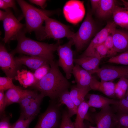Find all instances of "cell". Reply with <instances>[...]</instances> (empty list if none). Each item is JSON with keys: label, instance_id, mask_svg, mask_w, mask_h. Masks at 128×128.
<instances>
[{"label": "cell", "instance_id": "obj_1", "mask_svg": "<svg viewBox=\"0 0 128 128\" xmlns=\"http://www.w3.org/2000/svg\"><path fill=\"white\" fill-rule=\"evenodd\" d=\"M50 70L42 79L32 87L44 96L54 100L63 92L68 90L70 84L60 71L57 62H50Z\"/></svg>", "mask_w": 128, "mask_h": 128}, {"label": "cell", "instance_id": "obj_2", "mask_svg": "<svg viewBox=\"0 0 128 128\" xmlns=\"http://www.w3.org/2000/svg\"><path fill=\"white\" fill-rule=\"evenodd\" d=\"M26 32L22 30L18 35L16 48L11 52L12 54L19 53L44 58L49 62L54 60V52L60 44L59 41L49 44L37 41L26 37Z\"/></svg>", "mask_w": 128, "mask_h": 128}, {"label": "cell", "instance_id": "obj_3", "mask_svg": "<svg viewBox=\"0 0 128 128\" xmlns=\"http://www.w3.org/2000/svg\"><path fill=\"white\" fill-rule=\"evenodd\" d=\"M20 7L26 23L25 31L30 32H34L38 39L41 40L45 39L44 28L42 26L46 15L50 16L53 12L37 8L24 0H17Z\"/></svg>", "mask_w": 128, "mask_h": 128}, {"label": "cell", "instance_id": "obj_4", "mask_svg": "<svg viewBox=\"0 0 128 128\" xmlns=\"http://www.w3.org/2000/svg\"><path fill=\"white\" fill-rule=\"evenodd\" d=\"M96 31V26L92 13L88 10L79 29L71 39L77 52L82 50L91 40Z\"/></svg>", "mask_w": 128, "mask_h": 128}, {"label": "cell", "instance_id": "obj_5", "mask_svg": "<svg viewBox=\"0 0 128 128\" xmlns=\"http://www.w3.org/2000/svg\"><path fill=\"white\" fill-rule=\"evenodd\" d=\"M44 30L45 38H51L59 40L67 37L71 39L74 33L69 26L55 19L46 15Z\"/></svg>", "mask_w": 128, "mask_h": 128}, {"label": "cell", "instance_id": "obj_6", "mask_svg": "<svg viewBox=\"0 0 128 128\" xmlns=\"http://www.w3.org/2000/svg\"><path fill=\"white\" fill-rule=\"evenodd\" d=\"M73 42L71 39L63 45L60 44L57 50L59 59L57 63L64 71L67 79H70L74 66L73 52L72 49Z\"/></svg>", "mask_w": 128, "mask_h": 128}, {"label": "cell", "instance_id": "obj_7", "mask_svg": "<svg viewBox=\"0 0 128 128\" xmlns=\"http://www.w3.org/2000/svg\"><path fill=\"white\" fill-rule=\"evenodd\" d=\"M58 104L51 102L39 117L33 128H59L60 112Z\"/></svg>", "mask_w": 128, "mask_h": 128}, {"label": "cell", "instance_id": "obj_8", "mask_svg": "<svg viewBox=\"0 0 128 128\" xmlns=\"http://www.w3.org/2000/svg\"><path fill=\"white\" fill-rule=\"evenodd\" d=\"M63 13L68 22L74 24L78 23L82 19L85 14L83 2L78 0L67 1L64 6Z\"/></svg>", "mask_w": 128, "mask_h": 128}, {"label": "cell", "instance_id": "obj_9", "mask_svg": "<svg viewBox=\"0 0 128 128\" xmlns=\"http://www.w3.org/2000/svg\"><path fill=\"white\" fill-rule=\"evenodd\" d=\"M5 11L7 14L3 21L5 32L3 41L5 43H7L10 40L16 39L18 34L22 30L24 25L15 17L9 8Z\"/></svg>", "mask_w": 128, "mask_h": 128}, {"label": "cell", "instance_id": "obj_10", "mask_svg": "<svg viewBox=\"0 0 128 128\" xmlns=\"http://www.w3.org/2000/svg\"><path fill=\"white\" fill-rule=\"evenodd\" d=\"M116 26L113 21L108 22L105 26L95 36L79 57L91 56L95 49L99 45L103 44L108 37L112 34L116 28Z\"/></svg>", "mask_w": 128, "mask_h": 128}, {"label": "cell", "instance_id": "obj_11", "mask_svg": "<svg viewBox=\"0 0 128 128\" xmlns=\"http://www.w3.org/2000/svg\"><path fill=\"white\" fill-rule=\"evenodd\" d=\"M13 55L8 52L5 46L0 45V66L7 77L14 78L20 66L16 62Z\"/></svg>", "mask_w": 128, "mask_h": 128}, {"label": "cell", "instance_id": "obj_12", "mask_svg": "<svg viewBox=\"0 0 128 128\" xmlns=\"http://www.w3.org/2000/svg\"><path fill=\"white\" fill-rule=\"evenodd\" d=\"M101 80L112 81L123 77L128 78V66L106 65L100 68L96 73Z\"/></svg>", "mask_w": 128, "mask_h": 128}, {"label": "cell", "instance_id": "obj_13", "mask_svg": "<svg viewBox=\"0 0 128 128\" xmlns=\"http://www.w3.org/2000/svg\"><path fill=\"white\" fill-rule=\"evenodd\" d=\"M116 115L110 106L101 109L94 117V122L97 128H115Z\"/></svg>", "mask_w": 128, "mask_h": 128}, {"label": "cell", "instance_id": "obj_14", "mask_svg": "<svg viewBox=\"0 0 128 128\" xmlns=\"http://www.w3.org/2000/svg\"><path fill=\"white\" fill-rule=\"evenodd\" d=\"M111 34L117 53H121L128 50V31L116 28Z\"/></svg>", "mask_w": 128, "mask_h": 128}, {"label": "cell", "instance_id": "obj_15", "mask_svg": "<svg viewBox=\"0 0 128 128\" xmlns=\"http://www.w3.org/2000/svg\"><path fill=\"white\" fill-rule=\"evenodd\" d=\"M75 78L76 87L84 88L89 87L92 76L79 65L75 64L72 72Z\"/></svg>", "mask_w": 128, "mask_h": 128}, {"label": "cell", "instance_id": "obj_16", "mask_svg": "<svg viewBox=\"0 0 128 128\" xmlns=\"http://www.w3.org/2000/svg\"><path fill=\"white\" fill-rule=\"evenodd\" d=\"M101 60L96 57L87 56L74 58V62L92 75L96 73L99 69Z\"/></svg>", "mask_w": 128, "mask_h": 128}, {"label": "cell", "instance_id": "obj_17", "mask_svg": "<svg viewBox=\"0 0 128 128\" xmlns=\"http://www.w3.org/2000/svg\"><path fill=\"white\" fill-rule=\"evenodd\" d=\"M14 59L16 63L19 66L22 64L25 65L34 71L42 65L50 62L44 58L33 56L16 57Z\"/></svg>", "mask_w": 128, "mask_h": 128}, {"label": "cell", "instance_id": "obj_18", "mask_svg": "<svg viewBox=\"0 0 128 128\" xmlns=\"http://www.w3.org/2000/svg\"><path fill=\"white\" fill-rule=\"evenodd\" d=\"M115 85L112 81H99L92 76L89 87L91 90L100 91L107 96L112 97L115 96Z\"/></svg>", "mask_w": 128, "mask_h": 128}, {"label": "cell", "instance_id": "obj_19", "mask_svg": "<svg viewBox=\"0 0 128 128\" xmlns=\"http://www.w3.org/2000/svg\"><path fill=\"white\" fill-rule=\"evenodd\" d=\"M34 91L23 90L21 88H12L7 90L5 93L6 106L12 104L18 103L25 96L31 94Z\"/></svg>", "mask_w": 128, "mask_h": 128}, {"label": "cell", "instance_id": "obj_20", "mask_svg": "<svg viewBox=\"0 0 128 128\" xmlns=\"http://www.w3.org/2000/svg\"><path fill=\"white\" fill-rule=\"evenodd\" d=\"M113 21L116 25L128 30V9L117 5L114 7L112 14Z\"/></svg>", "mask_w": 128, "mask_h": 128}, {"label": "cell", "instance_id": "obj_21", "mask_svg": "<svg viewBox=\"0 0 128 128\" xmlns=\"http://www.w3.org/2000/svg\"><path fill=\"white\" fill-rule=\"evenodd\" d=\"M44 96L40 93L24 109L21 113L25 116L35 117L39 113L40 106Z\"/></svg>", "mask_w": 128, "mask_h": 128}, {"label": "cell", "instance_id": "obj_22", "mask_svg": "<svg viewBox=\"0 0 128 128\" xmlns=\"http://www.w3.org/2000/svg\"><path fill=\"white\" fill-rule=\"evenodd\" d=\"M117 5L115 0H100L99 6L95 12L99 18H106L112 15L113 10Z\"/></svg>", "mask_w": 128, "mask_h": 128}, {"label": "cell", "instance_id": "obj_23", "mask_svg": "<svg viewBox=\"0 0 128 128\" xmlns=\"http://www.w3.org/2000/svg\"><path fill=\"white\" fill-rule=\"evenodd\" d=\"M14 78L25 88L32 87L36 83L34 73L25 69L18 70Z\"/></svg>", "mask_w": 128, "mask_h": 128}, {"label": "cell", "instance_id": "obj_24", "mask_svg": "<svg viewBox=\"0 0 128 128\" xmlns=\"http://www.w3.org/2000/svg\"><path fill=\"white\" fill-rule=\"evenodd\" d=\"M91 90L90 87L79 88L76 86L72 87L69 91L71 97L78 107L84 101V98L89 92Z\"/></svg>", "mask_w": 128, "mask_h": 128}, {"label": "cell", "instance_id": "obj_25", "mask_svg": "<svg viewBox=\"0 0 128 128\" xmlns=\"http://www.w3.org/2000/svg\"><path fill=\"white\" fill-rule=\"evenodd\" d=\"M89 107L87 102L85 101L78 106L76 116L74 123L75 128H85L84 121Z\"/></svg>", "mask_w": 128, "mask_h": 128}, {"label": "cell", "instance_id": "obj_26", "mask_svg": "<svg viewBox=\"0 0 128 128\" xmlns=\"http://www.w3.org/2000/svg\"><path fill=\"white\" fill-rule=\"evenodd\" d=\"M60 102L67 106L69 114L71 117L76 114L78 108L75 104L70 95L69 91L67 90L62 92L58 97Z\"/></svg>", "mask_w": 128, "mask_h": 128}, {"label": "cell", "instance_id": "obj_27", "mask_svg": "<svg viewBox=\"0 0 128 128\" xmlns=\"http://www.w3.org/2000/svg\"><path fill=\"white\" fill-rule=\"evenodd\" d=\"M128 86V78L123 77L119 79L115 84L114 88L115 96L119 99L123 97L127 91Z\"/></svg>", "mask_w": 128, "mask_h": 128}, {"label": "cell", "instance_id": "obj_28", "mask_svg": "<svg viewBox=\"0 0 128 128\" xmlns=\"http://www.w3.org/2000/svg\"><path fill=\"white\" fill-rule=\"evenodd\" d=\"M118 100L108 98L104 100H99L93 101L89 100L87 102L89 107H92L101 109L110 106V105H115Z\"/></svg>", "mask_w": 128, "mask_h": 128}, {"label": "cell", "instance_id": "obj_29", "mask_svg": "<svg viewBox=\"0 0 128 128\" xmlns=\"http://www.w3.org/2000/svg\"><path fill=\"white\" fill-rule=\"evenodd\" d=\"M35 118L27 117L20 114L18 119L11 125V128H28L30 124Z\"/></svg>", "mask_w": 128, "mask_h": 128}, {"label": "cell", "instance_id": "obj_30", "mask_svg": "<svg viewBox=\"0 0 128 128\" xmlns=\"http://www.w3.org/2000/svg\"><path fill=\"white\" fill-rule=\"evenodd\" d=\"M107 62L111 63L128 65V50L110 58Z\"/></svg>", "mask_w": 128, "mask_h": 128}, {"label": "cell", "instance_id": "obj_31", "mask_svg": "<svg viewBox=\"0 0 128 128\" xmlns=\"http://www.w3.org/2000/svg\"><path fill=\"white\" fill-rule=\"evenodd\" d=\"M50 69L49 63H48L42 65L36 69L34 73L36 83L44 77L49 72Z\"/></svg>", "mask_w": 128, "mask_h": 128}, {"label": "cell", "instance_id": "obj_32", "mask_svg": "<svg viewBox=\"0 0 128 128\" xmlns=\"http://www.w3.org/2000/svg\"><path fill=\"white\" fill-rule=\"evenodd\" d=\"M12 79L7 77H0V91H5L12 88H18L20 87L15 85Z\"/></svg>", "mask_w": 128, "mask_h": 128}, {"label": "cell", "instance_id": "obj_33", "mask_svg": "<svg viewBox=\"0 0 128 128\" xmlns=\"http://www.w3.org/2000/svg\"><path fill=\"white\" fill-rule=\"evenodd\" d=\"M103 44L108 51V57L110 58L117 55V53L115 48L111 34L108 37Z\"/></svg>", "mask_w": 128, "mask_h": 128}, {"label": "cell", "instance_id": "obj_34", "mask_svg": "<svg viewBox=\"0 0 128 128\" xmlns=\"http://www.w3.org/2000/svg\"><path fill=\"white\" fill-rule=\"evenodd\" d=\"M71 117L68 111H64L59 128H75L74 123L71 120Z\"/></svg>", "mask_w": 128, "mask_h": 128}, {"label": "cell", "instance_id": "obj_35", "mask_svg": "<svg viewBox=\"0 0 128 128\" xmlns=\"http://www.w3.org/2000/svg\"><path fill=\"white\" fill-rule=\"evenodd\" d=\"M115 105L119 112L128 114V94L127 93L123 97L118 100Z\"/></svg>", "mask_w": 128, "mask_h": 128}, {"label": "cell", "instance_id": "obj_36", "mask_svg": "<svg viewBox=\"0 0 128 128\" xmlns=\"http://www.w3.org/2000/svg\"><path fill=\"white\" fill-rule=\"evenodd\" d=\"M108 55V52L103 44L97 46L94 50L91 56L97 58L101 59Z\"/></svg>", "mask_w": 128, "mask_h": 128}, {"label": "cell", "instance_id": "obj_37", "mask_svg": "<svg viewBox=\"0 0 128 128\" xmlns=\"http://www.w3.org/2000/svg\"><path fill=\"white\" fill-rule=\"evenodd\" d=\"M116 127H128V114L119 112L116 115Z\"/></svg>", "mask_w": 128, "mask_h": 128}, {"label": "cell", "instance_id": "obj_38", "mask_svg": "<svg viewBox=\"0 0 128 128\" xmlns=\"http://www.w3.org/2000/svg\"><path fill=\"white\" fill-rule=\"evenodd\" d=\"M38 93L34 91L33 93L23 98L18 103L22 110L24 109L37 95Z\"/></svg>", "mask_w": 128, "mask_h": 128}, {"label": "cell", "instance_id": "obj_39", "mask_svg": "<svg viewBox=\"0 0 128 128\" xmlns=\"http://www.w3.org/2000/svg\"><path fill=\"white\" fill-rule=\"evenodd\" d=\"M4 91H0V115L4 114L6 106L5 93Z\"/></svg>", "mask_w": 128, "mask_h": 128}, {"label": "cell", "instance_id": "obj_40", "mask_svg": "<svg viewBox=\"0 0 128 128\" xmlns=\"http://www.w3.org/2000/svg\"><path fill=\"white\" fill-rule=\"evenodd\" d=\"M0 128H11V125L9 123V119L8 117L3 118L0 123Z\"/></svg>", "mask_w": 128, "mask_h": 128}, {"label": "cell", "instance_id": "obj_41", "mask_svg": "<svg viewBox=\"0 0 128 128\" xmlns=\"http://www.w3.org/2000/svg\"><path fill=\"white\" fill-rule=\"evenodd\" d=\"M29 1L31 3L40 6L42 8L45 7L46 0H30Z\"/></svg>", "mask_w": 128, "mask_h": 128}, {"label": "cell", "instance_id": "obj_42", "mask_svg": "<svg viewBox=\"0 0 128 128\" xmlns=\"http://www.w3.org/2000/svg\"><path fill=\"white\" fill-rule=\"evenodd\" d=\"M90 1L92 11L95 12L99 6L100 0H91Z\"/></svg>", "mask_w": 128, "mask_h": 128}, {"label": "cell", "instance_id": "obj_43", "mask_svg": "<svg viewBox=\"0 0 128 128\" xmlns=\"http://www.w3.org/2000/svg\"><path fill=\"white\" fill-rule=\"evenodd\" d=\"M6 3L9 8H13L14 9H16L15 1L13 0H4Z\"/></svg>", "mask_w": 128, "mask_h": 128}, {"label": "cell", "instance_id": "obj_44", "mask_svg": "<svg viewBox=\"0 0 128 128\" xmlns=\"http://www.w3.org/2000/svg\"><path fill=\"white\" fill-rule=\"evenodd\" d=\"M7 12L5 11H4L2 10H0V20L3 21L6 17L7 15Z\"/></svg>", "mask_w": 128, "mask_h": 128}, {"label": "cell", "instance_id": "obj_45", "mask_svg": "<svg viewBox=\"0 0 128 128\" xmlns=\"http://www.w3.org/2000/svg\"><path fill=\"white\" fill-rule=\"evenodd\" d=\"M0 8L1 9H5V10L9 8L4 0H0Z\"/></svg>", "mask_w": 128, "mask_h": 128}, {"label": "cell", "instance_id": "obj_46", "mask_svg": "<svg viewBox=\"0 0 128 128\" xmlns=\"http://www.w3.org/2000/svg\"><path fill=\"white\" fill-rule=\"evenodd\" d=\"M122 4L123 5L124 7L128 9V1L124 0H121Z\"/></svg>", "mask_w": 128, "mask_h": 128}, {"label": "cell", "instance_id": "obj_47", "mask_svg": "<svg viewBox=\"0 0 128 128\" xmlns=\"http://www.w3.org/2000/svg\"><path fill=\"white\" fill-rule=\"evenodd\" d=\"M115 128H128V127H116Z\"/></svg>", "mask_w": 128, "mask_h": 128}, {"label": "cell", "instance_id": "obj_48", "mask_svg": "<svg viewBox=\"0 0 128 128\" xmlns=\"http://www.w3.org/2000/svg\"><path fill=\"white\" fill-rule=\"evenodd\" d=\"M88 128H97V127H90Z\"/></svg>", "mask_w": 128, "mask_h": 128}, {"label": "cell", "instance_id": "obj_49", "mask_svg": "<svg viewBox=\"0 0 128 128\" xmlns=\"http://www.w3.org/2000/svg\"><path fill=\"white\" fill-rule=\"evenodd\" d=\"M127 93L128 94V89L127 91Z\"/></svg>", "mask_w": 128, "mask_h": 128}]
</instances>
